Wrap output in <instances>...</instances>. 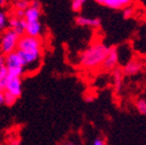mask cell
I'll list each match as a JSON object with an SVG mask.
<instances>
[{
    "instance_id": "23",
    "label": "cell",
    "mask_w": 146,
    "mask_h": 145,
    "mask_svg": "<svg viewBox=\"0 0 146 145\" xmlns=\"http://www.w3.org/2000/svg\"><path fill=\"white\" fill-rule=\"evenodd\" d=\"M107 142L104 138H101V137H98L92 141V145H106Z\"/></svg>"
},
{
    "instance_id": "22",
    "label": "cell",
    "mask_w": 146,
    "mask_h": 145,
    "mask_svg": "<svg viewBox=\"0 0 146 145\" xmlns=\"http://www.w3.org/2000/svg\"><path fill=\"white\" fill-rule=\"evenodd\" d=\"M11 16H15V17H18V18H24L25 17V11H21V9H13Z\"/></svg>"
},
{
    "instance_id": "4",
    "label": "cell",
    "mask_w": 146,
    "mask_h": 145,
    "mask_svg": "<svg viewBox=\"0 0 146 145\" xmlns=\"http://www.w3.org/2000/svg\"><path fill=\"white\" fill-rule=\"evenodd\" d=\"M4 61H5V67L7 69L9 76L23 77L25 75V67L17 50L4 55Z\"/></svg>"
},
{
    "instance_id": "8",
    "label": "cell",
    "mask_w": 146,
    "mask_h": 145,
    "mask_svg": "<svg viewBox=\"0 0 146 145\" xmlns=\"http://www.w3.org/2000/svg\"><path fill=\"white\" fill-rule=\"evenodd\" d=\"M5 90L11 92V94H14L15 96H17V98H19L20 96L22 95V91H23L21 77H13V76L9 75V79H7Z\"/></svg>"
},
{
    "instance_id": "21",
    "label": "cell",
    "mask_w": 146,
    "mask_h": 145,
    "mask_svg": "<svg viewBox=\"0 0 146 145\" xmlns=\"http://www.w3.org/2000/svg\"><path fill=\"white\" fill-rule=\"evenodd\" d=\"M134 13H135V9L132 5H129L122 9V17H123V19L129 20L134 16Z\"/></svg>"
},
{
    "instance_id": "17",
    "label": "cell",
    "mask_w": 146,
    "mask_h": 145,
    "mask_svg": "<svg viewBox=\"0 0 146 145\" xmlns=\"http://www.w3.org/2000/svg\"><path fill=\"white\" fill-rule=\"evenodd\" d=\"M7 79H9V72H7V69L4 67V69L0 72V90H1V91H4V90H5Z\"/></svg>"
},
{
    "instance_id": "6",
    "label": "cell",
    "mask_w": 146,
    "mask_h": 145,
    "mask_svg": "<svg viewBox=\"0 0 146 145\" xmlns=\"http://www.w3.org/2000/svg\"><path fill=\"white\" fill-rule=\"evenodd\" d=\"M42 17V3L38 0H33L30 2V5L28 9L25 11V19L26 23L35 22V21H40Z\"/></svg>"
},
{
    "instance_id": "20",
    "label": "cell",
    "mask_w": 146,
    "mask_h": 145,
    "mask_svg": "<svg viewBox=\"0 0 146 145\" xmlns=\"http://www.w3.org/2000/svg\"><path fill=\"white\" fill-rule=\"evenodd\" d=\"M17 100H18L17 96H15L14 94H11V92L4 90V105H6V106L9 107L13 106V105L16 104Z\"/></svg>"
},
{
    "instance_id": "26",
    "label": "cell",
    "mask_w": 146,
    "mask_h": 145,
    "mask_svg": "<svg viewBox=\"0 0 146 145\" xmlns=\"http://www.w3.org/2000/svg\"><path fill=\"white\" fill-rule=\"evenodd\" d=\"M7 0H0V6H4Z\"/></svg>"
},
{
    "instance_id": "7",
    "label": "cell",
    "mask_w": 146,
    "mask_h": 145,
    "mask_svg": "<svg viewBox=\"0 0 146 145\" xmlns=\"http://www.w3.org/2000/svg\"><path fill=\"white\" fill-rule=\"evenodd\" d=\"M118 63H119L118 49L116 47H109V51L103 62L102 69L105 71H113L117 67Z\"/></svg>"
},
{
    "instance_id": "5",
    "label": "cell",
    "mask_w": 146,
    "mask_h": 145,
    "mask_svg": "<svg viewBox=\"0 0 146 145\" xmlns=\"http://www.w3.org/2000/svg\"><path fill=\"white\" fill-rule=\"evenodd\" d=\"M42 49V41L40 37H35L28 34L20 36L19 44H18L17 50L27 51V50H37Z\"/></svg>"
},
{
    "instance_id": "27",
    "label": "cell",
    "mask_w": 146,
    "mask_h": 145,
    "mask_svg": "<svg viewBox=\"0 0 146 145\" xmlns=\"http://www.w3.org/2000/svg\"><path fill=\"white\" fill-rule=\"evenodd\" d=\"M94 1H96V2H98V4H102V5L104 4V0H94Z\"/></svg>"
},
{
    "instance_id": "19",
    "label": "cell",
    "mask_w": 146,
    "mask_h": 145,
    "mask_svg": "<svg viewBox=\"0 0 146 145\" xmlns=\"http://www.w3.org/2000/svg\"><path fill=\"white\" fill-rule=\"evenodd\" d=\"M135 106L138 113H140L141 115H146V100L139 98V100H136Z\"/></svg>"
},
{
    "instance_id": "13",
    "label": "cell",
    "mask_w": 146,
    "mask_h": 145,
    "mask_svg": "<svg viewBox=\"0 0 146 145\" xmlns=\"http://www.w3.org/2000/svg\"><path fill=\"white\" fill-rule=\"evenodd\" d=\"M134 0H104L103 5L112 9H122L129 5H132Z\"/></svg>"
},
{
    "instance_id": "24",
    "label": "cell",
    "mask_w": 146,
    "mask_h": 145,
    "mask_svg": "<svg viewBox=\"0 0 146 145\" xmlns=\"http://www.w3.org/2000/svg\"><path fill=\"white\" fill-rule=\"evenodd\" d=\"M5 67V61H4V55L0 53V72Z\"/></svg>"
},
{
    "instance_id": "18",
    "label": "cell",
    "mask_w": 146,
    "mask_h": 145,
    "mask_svg": "<svg viewBox=\"0 0 146 145\" xmlns=\"http://www.w3.org/2000/svg\"><path fill=\"white\" fill-rule=\"evenodd\" d=\"M30 5V1L28 0H15L13 3L14 9H21V11H26Z\"/></svg>"
},
{
    "instance_id": "16",
    "label": "cell",
    "mask_w": 146,
    "mask_h": 145,
    "mask_svg": "<svg viewBox=\"0 0 146 145\" xmlns=\"http://www.w3.org/2000/svg\"><path fill=\"white\" fill-rule=\"evenodd\" d=\"M87 1L88 0H72V1H70V7H72V11H73L74 13H77V14L81 13L82 9H83V7H84V5L86 4Z\"/></svg>"
},
{
    "instance_id": "25",
    "label": "cell",
    "mask_w": 146,
    "mask_h": 145,
    "mask_svg": "<svg viewBox=\"0 0 146 145\" xmlns=\"http://www.w3.org/2000/svg\"><path fill=\"white\" fill-rule=\"evenodd\" d=\"M4 105V91L0 90V106Z\"/></svg>"
},
{
    "instance_id": "2",
    "label": "cell",
    "mask_w": 146,
    "mask_h": 145,
    "mask_svg": "<svg viewBox=\"0 0 146 145\" xmlns=\"http://www.w3.org/2000/svg\"><path fill=\"white\" fill-rule=\"evenodd\" d=\"M25 67V74H33L39 70L42 60V49L37 50H17Z\"/></svg>"
},
{
    "instance_id": "14",
    "label": "cell",
    "mask_w": 146,
    "mask_h": 145,
    "mask_svg": "<svg viewBox=\"0 0 146 145\" xmlns=\"http://www.w3.org/2000/svg\"><path fill=\"white\" fill-rule=\"evenodd\" d=\"M113 86L115 88L116 91H119L121 87L123 85V72L120 69L116 67L115 70H113Z\"/></svg>"
},
{
    "instance_id": "12",
    "label": "cell",
    "mask_w": 146,
    "mask_h": 145,
    "mask_svg": "<svg viewBox=\"0 0 146 145\" xmlns=\"http://www.w3.org/2000/svg\"><path fill=\"white\" fill-rule=\"evenodd\" d=\"M26 34L35 37H40L42 34V24L40 21L26 23Z\"/></svg>"
},
{
    "instance_id": "3",
    "label": "cell",
    "mask_w": 146,
    "mask_h": 145,
    "mask_svg": "<svg viewBox=\"0 0 146 145\" xmlns=\"http://www.w3.org/2000/svg\"><path fill=\"white\" fill-rule=\"evenodd\" d=\"M20 35L17 34L11 28H7L1 32L0 35V53L3 55L14 52L17 50L19 44Z\"/></svg>"
},
{
    "instance_id": "15",
    "label": "cell",
    "mask_w": 146,
    "mask_h": 145,
    "mask_svg": "<svg viewBox=\"0 0 146 145\" xmlns=\"http://www.w3.org/2000/svg\"><path fill=\"white\" fill-rule=\"evenodd\" d=\"M9 16L7 13L3 11H0V33L9 28Z\"/></svg>"
},
{
    "instance_id": "11",
    "label": "cell",
    "mask_w": 146,
    "mask_h": 145,
    "mask_svg": "<svg viewBox=\"0 0 146 145\" xmlns=\"http://www.w3.org/2000/svg\"><path fill=\"white\" fill-rule=\"evenodd\" d=\"M142 63L140 60L138 59H129V61H127L124 63L122 72H123L124 76H135L138 72H140V71L142 70Z\"/></svg>"
},
{
    "instance_id": "10",
    "label": "cell",
    "mask_w": 146,
    "mask_h": 145,
    "mask_svg": "<svg viewBox=\"0 0 146 145\" xmlns=\"http://www.w3.org/2000/svg\"><path fill=\"white\" fill-rule=\"evenodd\" d=\"M75 22L80 27H91V28H98L101 26V19L98 18H91L83 15H78L75 18Z\"/></svg>"
},
{
    "instance_id": "1",
    "label": "cell",
    "mask_w": 146,
    "mask_h": 145,
    "mask_svg": "<svg viewBox=\"0 0 146 145\" xmlns=\"http://www.w3.org/2000/svg\"><path fill=\"white\" fill-rule=\"evenodd\" d=\"M108 51L109 47H107L104 43H93L81 53L79 58V63L85 70H98V67H102L103 65Z\"/></svg>"
},
{
    "instance_id": "9",
    "label": "cell",
    "mask_w": 146,
    "mask_h": 145,
    "mask_svg": "<svg viewBox=\"0 0 146 145\" xmlns=\"http://www.w3.org/2000/svg\"><path fill=\"white\" fill-rule=\"evenodd\" d=\"M9 28L14 30L20 36L26 33V21L24 18H18L15 16H9Z\"/></svg>"
}]
</instances>
